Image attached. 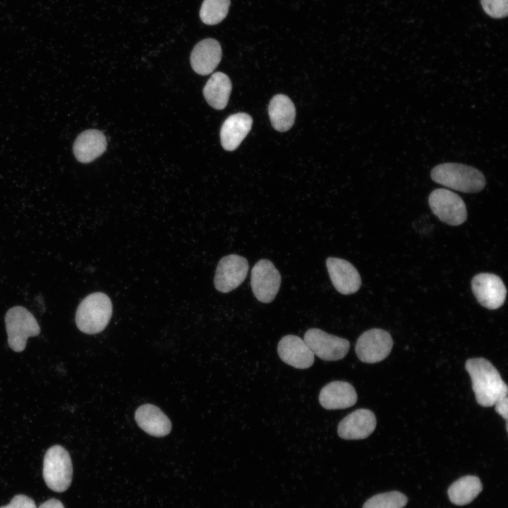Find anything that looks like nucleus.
<instances>
[{
	"label": "nucleus",
	"instance_id": "obj_23",
	"mask_svg": "<svg viewBox=\"0 0 508 508\" xmlns=\"http://www.w3.org/2000/svg\"><path fill=\"white\" fill-rule=\"evenodd\" d=\"M230 4V0H204L200 10L201 20L210 25L220 23L226 16Z\"/></svg>",
	"mask_w": 508,
	"mask_h": 508
},
{
	"label": "nucleus",
	"instance_id": "obj_25",
	"mask_svg": "<svg viewBox=\"0 0 508 508\" xmlns=\"http://www.w3.org/2000/svg\"><path fill=\"white\" fill-rule=\"evenodd\" d=\"M484 11L495 18H502L507 16L508 0H480Z\"/></svg>",
	"mask_w": 508,
	"mask_h": 508
},
{
	"label": "nucleus",
	"instance_id": "obj_7",
	"mask_svg": "<svg viewBox=\"0 0 508 508\" xmlns=\"http://www.w3.org/2000/svg\"><path fill=\"white\" fill-rule=\"evenodd\" d=\"M281 274L267 259L258 260L251 270L250 285L255 298L268 303L276 297L281 285Z\"/></svg>",
	"mask_w": 508,
	"mask_h": 508
},
{
	"label": "nucleus",
	"instance_id": "obj_1",
	"mask_svg": "<svg viewBox=\"0 0 508 508\" xmlns=\"http://www.w3.org/2000/svg\"><path fill=\"white\" fill-rule=\"evenodd\" d=\"M466 370L469 374L476 401L490 407L500 398L507 396L508 387L496 368L483 358L467 360Z\"/></svg>",
	"mask_w": 508,
	"mask_h": 508
},
{
	"label": "nucleus",
	"instance_id": "obj_28",
	"mask_svg": "<svg viewBox=\"0 0 508 508\" xmlns=\"http://www.w3.org/2000/svg\"><path fill=\"white\" fill-rule=\"evenodd\" d=\"M38 508H64V506L59 500L52 498L42 503Z\"/></svg>",
	"mask_w": 508,
	"mask_h": 508
},
{
	"label": "nucleus",
	"instance_id": "obj_6",
	"mask_svg": "<svg viewBox=\"0 0 508 508\" xmlns=\"http://www.w3.org/2000/svg\"><path fill=\"white\" fill-rule=\"evenodd\" d=\"M428 202L433 214L442 222L457 226L466 220V205L454 192L445 188L435 189L430 194Z\"/></svg>",
	"mask_w": 508,
	"mask_h": 508
},
{
	"label": "nucleus",
	"instance_id": "obj_8",
	"mask_svg": "<svg viewBox=\"0 0 508 508\" xmlns=\"http://www.w3.org/2000/svg\"><path fill=\"white\" fill-rule=\"evenodd\" d=\"M304 341L314 355L324 361L342 359L349 352V341L318 328H310L304 334Z\"/></svg>",
	"mask_w": 508,
	"mask_h": 508
},
{
	"label": "nucleus",
	"instance_id": "obj_18",
	"mask_svg": "<svg viewBox=\"0 0 508 508\" xmlns=\"http://www.w3.org/2000/svg\"><path fill=\"white\" fill-rule=\"evenodd\" d=\"M252 117L246 113L229 116L223 123L220 131L221 143L227 151L236 150L251 129Z\"/></svg>",
	"mask_w": 508,
	"mask_h": 508
},
{
	"label": "nucleus",
	"instance_id": "obj_12",
	"mask_svg": "<svg viewBox=\"0 0 508 508\" xmlns=\"http://www.w3.org/2000/svg\"><path fill=\"white\" fill-rule=\"evenodd\" d=\"M326 265L331 282L341 294L356 293L361 286V276L356 267L346 260L329 257Z\"/></svg>",
	"mask_w": 508,
	"mask_h": 508
},
{
	"label": "nucleus",
	"instance_id": "obj_15",
	"mask_svg": "<svg viewBox=\"0 0 508 508\" xmlns=\"http://www.w3.org/2000/svg\"><path fill=\"white\" fill-rule=\"evenodd\" d=\"M320 405L328 410L346 409L357 401L353 386L344 381H333L325 385L320 392Z\"/></svg>",
	"mask_w": 508,
	"mask_h": 508
},
{
	"label": "nucleus",
	"instance_id": "obj_11",
	"mask_svg": "<svg viewBox=\"0 0 508 508\" xmlns=\"http://www.w3.org/2000/svg\"><path fill=\"white\" fill-rule=\"evenodd\" d=\"M471 289L478 303L490 310L499 308L506 299V286L500 277L494 274H476L472 279Z\"/></svg>",
	"mask_w": 508,
	"mask_h": 508
},
{
	"label": "nucleus",
	"instance_id": "obj_2",
	"mask_svg": "<svg viewBox=\"0 0 508 508\" xmlns=\"http://www.w3.org/2000/svg\"><path fill=\"white\" fill-rule=\"evenodd\" d=\"M430 175L435 182L464 193H477L485 186V179L479 170L462 164H440L432 169Z\"/></svg>",
	"mask_w": 508,
	"mask_h": 508
},
{
	"label": "nucleus",
	"instance_id": "obj_26",
	"mask_svg": "<svg viewBox=\"0 0 508 508\" xmlns=\"http://www.w3.org/2000/svg\"><path fill=\"white\" fill-rule=\"evenodd\" d=\"M0 508H37L32 499L25 495H17L7 505Z\"/></svg>",
	"mask_w": 508,
	"mask_h": 508
},
{
	"label": "nucleus",
	"instance_id": "obj_19",
	"mask_svg": "<svg viewBox=\"0 0 508 508\" xmlns=\"http://www.w3.org/2000/svg\"><path fill=\"white\" fill-rule=\"evenodd\" d=\"M107 139L101 131L89 129L82 132L73 144L75 158L82 163H88L102 155L107 148Z\"/></svg>",
	"mask_w": 508,
	"mask_h": 508
},
{
	"label": "nucleus",
	"instance_id": "obj_10",
	"mask_svg": "<svg viewBox=\"0 0 508 508\" xmlns=\"http://www.w3.org/2000/svg\"><path fill=\"white\" fill-rule=\"evenodd\" d=\"M249 265L243 256L230 254L218 262L214 284L216 289L228 293L240 286L247 277Z\"/></svg>",
	"mask_w": 508,
	"mask_h": 508
},
{
	"label": "nucleus",
	"instance_id": "obj_22",
	"mask_svg": "<svg viewBox=\"0 0 508 508\" xmlns=\"http://www.w3.org/2000/svg\"><path fill=\"white\" fill-rule=\"evenodd\" d=\"M482 489V483L477 476H466L454 482L447 492L453 504L462 506L471 502Z\"/></svg>",
	"mask_w": 508,
	"mask_h": 508
},
{
	"label": "nucleus",
	"instance_id": "obj_20",
	"mask_svg": "<svg viewBox=\"0 0 508 508\" xmlns=\"http://www.w3.org/2000/svg\"><path fill=\"white\" fill-rule=\"evenodd\" d=\"M268 111L272 125L277 131L284 132L292 127L296 108L289 97L282 94L274 95L269 104Z\"/></svg>",
	"mask_w": 508,
	"mask_h": 508
},
{
	"label": "nucleus",
	"instance_id": "obj_3",
	"mask_svg": "<svg viewBox=\"0 0 508 508\" xmlns=\"http://www.w3.org/2000/svg\"><path fill=\"white\" fill-rule=\"evenodd\" d=\"M112 315L109 297L102 292L87 296L78 306L75 320L78 328L88 334H97L107 326Z\"/></svg>",
	"mask_w": 508,
	"mask_h": 508
},
{
	"label": "nucleus",
	"instance_id": "obj_4",
	"mask_svg": "<svg viewBox=\"0 0 508 508\" xmlns=\"http://www.w3.org/2000/svg\"><path fill=\"white\" fill-rule=\"evenodd\" d=\"M43 478L52 490L66 491L73 478V465L68 451L60 445H54L46 452L43 460Z\"/></svg>",
	"mask_w": 508,
	"mask_h": 508
},
{
	"label": "nucleus",
	"instance_id": "obj_24",
	"mask_svg": "<svg viewBox=\"0 0 508 508\" xmlns=\"http://www.w3.org/2000/svg\"><path fill=\"white\" fill-rule=\"evenodd\" d=\"M407 501L406 495L392 491L373 496L365 502L363 508H403Z\"/></svg>",
	"mask_w": 508,
	"mask_h": 508
},
{
	"label": "nucleus",
	"instance_id": "obj_9",
	"mask_svg": "<svg viewBox=\"0 0 508 508\" xmlns=\"http://www.w3.org/2000/svg\"><path fill=\"white\" fill-rule=\"evenodd\" d=\"M393 340L387 331L373 328L363 332L356 344V353L360 361L375 363L384 360L391 352Z\"/></svg>",
	"mask_w": 508,
	"mask_h": 508
},
{
	"label": "nucleus",
	"instance_id": "obj_13",
	"mask_svg": "<svg viewBox=\"0 0 508 508\" xmlns=\"http://www.w3.org/2000/svg\"><path fill=\"white\" fill-rule=\"evenodd\" d=\"M376 418L373 411L359 409L345 416L339 423L337 433L344 440L368 437L375 429Z\"/></svg>",
	"mask_w": 508,
	"mask_h": 508
},
{
	"label": "nucleus",
	"instance_id": "obj_5",
	"mask_svg": "<svg viewBox=\"0 0 508 508\" xmlns=\"http://www.w3.org/2000/svg\"><path fill=\"white\" fill-rule=\"evenodd\" d=\"M5 325L8 346L16 352L23 351L28 339L40 333V327L34 315L20 306H13L6 312Z\"/></svg>",
	"mask_w": 508,
	"mask_h": 508
},
{
	"label": "nucleus",
	"instance_id": "obj_21",
	"mask_svg": "<svg viewBox=\"0 0 508 508\" xmlns=\"http://www.w3.org/2000/svg\"><path fill=\"white\" fill-rule=\"evenodd\" d=\"M231 91V83L226 74L216 72L212 75L203 88L207 103L220 110L226 107Z\"/></svg>",
	"mask_w": 508,
	"mask_h": 508
},
{
	"label": "nucleus",
	"instance_id": "obj_14",
	"mask_svg": "<svg viewBox=\"0 0 508 508\" xmlns=\"http://www.w3.org/2000/svg\"><path fill=\"white\" fill-rule=\"evenodd\" d=\"M277 353L285 363L298 369L310 368L315 355L304 340L298 336L288 334L279 341Z\"/></svg>",
	"mask_w": 508,
	"mask_h": 508
},
{
	"label": "nucleus",
	"instance_id": "obj_17",
	"mask_svg": "<svg viewBox=\"0 0 508 508\" xmlns=\"http://www.w3.org/2000/svg\"><path fill=\"white\" fill-rule=\"evenodd\" d=\"M138 426L147 434L161 437L171 430V423L167 416L157 406L145 404L139 406L135 413Z\"/></svg>",
	"mask_w": 508,
	"mask_h": 508
},
{
	"label": "nucleus",
	"instance_id": "obj_27",
	"mask_svg": "<svg viewBox=\"0 0 508 508\" xmlns=\"http://www.w3.org/2000/svg\"><path fill=\"white\" fill-rule=\"evenodd\" d=\"M496 412L506 421V428L507 431L508 420V397H504L498 399L494 404Z\"/></svg>",
	"mask_w": 508,
	"mask_h": 508
},
{
	"label": "nucleus",
	"instance_id": "obj_16",
	"mask_svg": "<svg viewBox=\"0 0 508 508\" xmlns=\"http://www.w3.org/2000/svg\"><path fill=\"white\" fill-rule=\"evenodd\" d=\"M221 58L222 48L219 42L207 38L194 47L190 54V64L195 72L205 75L213 72Z\"/></svg>",
	"mask_w": 508,
	"mask_h": 508
}]
</instances>
